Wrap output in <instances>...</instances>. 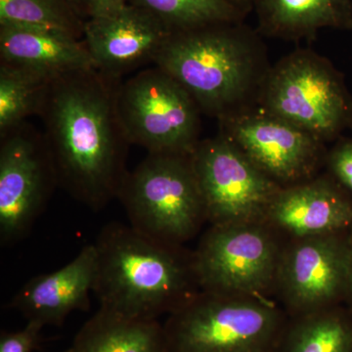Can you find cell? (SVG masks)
Wrapping results in <instances>:
<instances>
[{"mask_svg": "<svg viewBox=\"0 0 352 352\" xmlns=\"http://www.w3.org/2000/svg\"><path fill=\"white\" fill-rule=\"evenodd\" d=\"M120 85L95 68L55 76L38 113L58 184L94 212L118 199L129 173Z\"/></svg>", "mask_w": 352, "mask_h": 352, "instance_id": "obj_1", "label": "cell"}, {"mask_svg": "<svg viewBox=\"0 0 352 352\" xmlns=\"http://www.w3.org/2000/svg\"><path fill=\"white\" fill-rule=\"evenodd\" d=\"M94 293L100 309L127 319L157 320L201 292L194 251L168 244L131 226L111 222L94 243Z\"/></svg>", "mask_w": 352, "mask_h": 352, "instance_id": "obj_2", "label": "cell"}, {"mask_svg": "<svg viewBox=\"0 0 352 352\" xmlns=\"http://www.w3.org/2000/svg\"><path fill=\"white\" fill-rule=\"evenodd\" d=\"M242 23L173 32L155 61L217 120L256 105L270 68L258 32Z\"/></svg>", "mask_w": 352, "mask_h": 352, "instance_id": "obj_3", "label": "cell"}, {"mask_svg": "<svg viewBox=\"0 0 352 352\" xmlns=\"http://www.w3.org/2000/svg\"><path fill=\"white\" fill-rule=\"evenodd\" d=\"M288 314L270 298L200 292L168 315V352H264L279 342Z\"/></svg>", "mask_w": 352, "mask_h": 352, "instance_id": "obj_4", "label": "cell"}, {"mask_svg": "<svg viewBox=\"0 0 352 352\" xmlns=\"http://www.w3.org/2000/svg\"><path fill=\"white\" fill-rule=\"evenodd\" d=\"M118 199L129 226L168 244L184 245L208 222L192 153H148Z\"/></svg>", "mask_w": 352, "mask_h": 352, "instance_id": "obj_5", "label": "cell"}, {"mask_svg": "<svg viewBox=\"0 0 352 352\" xmlns=\"http://www.w3.org/2000/svg\"><path fill=\"white\" fill-rule=\"evenodd\" d=\"M256 105L324 143L339 139L352 117L344 75L310 50L294 51L270 66Z\"/></svg>", "mask_w": 352, "mask_h": 352, "instance_id": "obj_6", "label": "cell"}, {"mask_svg": "<svg viewBox=\"0 0 352 352\" xmlns=\"http://www.w3.org/2000/svg\"><path fill=\"white\" fill-rule=\"evenodd\" d=\"M284 243L264 222L210 226L194 251L201 291L270 298Z\"/></svg>", "mask_w": 352, "mask_h": 352, "instance_id": "obj_7", "label": "cell"}, {"mask_svg": "<svg viewBox=\"0 0 352 352\" xmlns=\"http://www.w3.org/2000/svg\"><path fill=\"white\" fill-rule=\"evenodd\" d=\"M117 104L129 142L148 153L190 154L201 141L200 108L188 91L159 67L120 82Z\"/></svg>", "mask_w": 352, "mask_h": 352, "instance_id": "obj_8", "label": "cell"}, {"mask_svg": "<svg viewBox=\"0 0 352 352\" xmlns=\"http://www.w3.org/2000/svg\"><path fill=\"white\" fill-rule=\"evenodd\" d=\"M192 162L210 226L263 222L283 187L220 133L200 141Z\"/></svg>", "mask_w": 352, "mask_h": 352, "instance_id": "obj_9", "label": "cell"}, {"mask_svg": "<svg viewBox=\"0 0 352 352\" xmlns=\"http://www.w3.org/2000/svg\"><path fill=\"white\" fill-rule=\"evenodd\" d=\"M56 170L44 134L27 122L0 136V243L27 237L55 188Z\"/></svg>", "mask_w": 352, "mask_h": 352, "instance_id": "obj_10", "label": "cell"}, {"mask_svg": "<svg viewBox=\"0 0 352 352\" xmlns=\"http://www.w3.org/2000/svg\"><path fill=\"white\" fill-rule=\"evenodd\" d=\"M219 124V133L281 186L311 179L326 164V143L256 104L221 118Z\"/></svg>", "mask_w": 352, "mask_h": 352, "instance_id": "obj_11", "label": "cell"}, {"mask_svg": "<svg viewBox=\"0 0 352 352\" xmlns=\"http://www.w3.org/2000/svg\"><path fill=\"white\" fill-rule=\"evenodd\" d=\"M352 233L286 241L274 296L289 317L344 303Z\"/></svg>", "mask_w": 352, "mask_h": 352, "instance_id": "obj_12", "label": "cell"}, {"mask_svg": "<svg viewBox=\"0 0 352 352\" xmlns=\"http://www.w3.org/2000/svg\"><path fill=\"white\" fill-rule=\"evenodd\" d=\"M173 32L162 21L134 4L85 21L83 43L94 68L120 80L132 69L154 63Z\"/></svg>", "mask_w": 352, "mask_h": 352, "instance_id": "obj_13", "label": "cell"}, {"mask_svg": "<svg viewBox=\"0 0 352 352\" xmlns=\"http://www.w3.org/2000/svg\"><path fill=\"white\" fill-rule=\"evenodd\" d=\"M284 242L352 233V196L330 175L282 187L263 220Z\"/></svg>", "mask_w": 352, "mask_h": 352, "instance_id": "obj_14", "label": "cell"}, {"mask_svg": "<svg viewBox=\"0 0 352 352\" xmlns=\"http://www.w3.org/2000/svg\"><path fill=\"white\" fill-rule=\"evenodd\" d=\"M96 248L85 245L73 261L54 272L28 281L14 296L10 307L28 321L61 326L72 312L87 311L96 272Z\"/></svg>", "mask_w": 352, "mask_h": 352, "instance_id": "obj_15", "label": "cell"}, {"mask_svg": "<svg viewBox=\"0 0 352 352\" xmlns=\"http://www.w3.org/2000/svg\"><path fill=\"white\" fill-rule=\"evenodd\" d=\"M0 61L55 76L94 68L83 41L43 28L0 25Z\"/></svg>", "mask_w": 352, "mask_h": 352, "instance_id": "obj_16", "label": "cell"}, {"mask_svg": "<svg viewBox=\"0 0 352 352\" xmlns=\"http://www.w3.org/2000/svg\"><path fill=\"white\" fill-rule=\"evenodd\" d=\"M261 36L303 41L323 29L352 31V0H252Z\"/></svg>", "mask_w": 352, "mask_h": 352, "instance_id": "obj_17", "label": "cell"}, {"mask_svg": "<svg viewBox=\"0 0 352 352\" xmlns=\"http://www.w3.org/2000/svg\"><path fill=\"white\" fill-rule=\"evenodd\" d=\"M75 352H164V326L127 319L99 308L74 340Z\"/></svg>", "mask_w": 352, "mask_h": 352, "instance_id": "obj_18", "label": "cell"}, {"mask_svg": "<svg viewBox=\"0 0 352 352\" xmlns=\"http://www.w3.org/2000/svg\"><path fill=\"white\" fill-rule=\"evenodd\" d=\"M352 312L342 305L289 317L278 352H352Z\"/></svg>", "mask_w": 352, "mask_h": 352, "instance_id": "obj_19", "label": "cell"}, {"mask_svg": "<svg viewBox=\"0 0 352 352\" xmlns=\"http://www.w3.org/2000/svg\"><path fill=\"white\" fill-rule=\"evenodd\" d=\"M52 78L0 61V136L38 115Z\"/></svg>", "mask_w": 352, "mask_h": 352, "instance_id": "obj_20", "label": "cell"}, {"mask_svg": "<svg viewBox=\"0 0 352 352\" xmlns=\"http://www.w3.org/2000/svg\"><path fill=\"white\" fill-rule=\"evenodd\" d=\"M162 21L173 32L243 22L245 15L226 0H129Z\"/></svg>", "mask_w": 352, "mask_h": 352, "instance_id": "obj_21", "label": "cell"}, {"mask_svg": "<svg viewBox=\"0 0 352 352\" xmlns=\"http://www.w3.org/2000/svg\"><path fill=\"white\" fill-rule=\"evenodd\" d=\"M0 25L43 28L80 38L85 22L67 0H0Z\"/></svg>", "mask_w": 352, "mask_h": 352, "instance_id": "obj_22", "label": "cell"}, {"mask_svg": "<svg viewBox=\"0 0 352 352\" xmlns=\"http://www.w3.org/2000/svg\"><path fill=\"white\" fill-rule=\"evenodd\" d=\"M329 175L352 196V138H340L326 157Z\"/></svg>", "mask_w": 352, "mask_h": 352, "instance_id": "obj_23", "label": "cell"}, {"mask_svg": "<svg viewBox=\"0 0 352 352\" xmlns=\"http://www.w3.org/2000/svg\"><path fill=\"white\" fill-rule=\"evenodd\" d=\"M44 326L38 322L28 321L27 325L17 332H2L0 336V352H32L41 344Z\"/></svg>", "mask_w": 352, "mask_h": 352, "instance_id": "obj_24", "label": "cell"}, {"mask_svg": "<svg viewBox=\"0 0 352 352\" xmlns=\"http://www.w3.org/2000/svg\"><path fill=\"white\" fill-rule=\"evenodd\" d=\"M80 19H94L116 12L129 3V0H67Z\"/></svg>", "mask_w": 352, "mask_h": 352, "instance_id": "obj_25", "label": "cell"}, {"mask_svg": "<svg viewBox=\"0 0 352 352\" xmlns=\"http://www.w3.org/2000/svg\"><path fill=\"white\" fill-rule=\"evenodd\" d=\"M344 303L352 312V237L349 248V266H347L346 293Z\"/></svg>", "mask_w": 352, "mask_h": 352, "instance_id": "obj_26", "label": "cell"}, {"mask_svg": "<svg viewBox=\"0 0 352 352\" xmlns=\"http://www.w3.org/2000/svg\"><path fill=\"white\" fill-rule=\"evenodd\" d=\"M226 1L239 9L245 16L252 11V0H226Z\"/></svg>", "mask_w": 352, "mask_h": 352, "instance_id": "obj_27", "label": "cell"}, {"mask_svg": "<svg viewBox=\"0 0 352 352\" xmlns=\"http://www.w3.org/2000/svg\"><path fill=\"white\" fill-rule=\"evenodd\" d=\"M264 352H278V351H277V346H276V347H275V349H270V351H264Z\"/></svg>", "mask_w": 352, "mask_h": 352, "instance_id": "obj_28", "label": "cell"}, {"mask_svg": "<svg viewBox=\"0 0 352 352\" xmlns=\"http://www.w3.org/2000/svg\"><path fill=\"white\" fill-rule=\"evenodd\" d=\"M64 352H75V351H74V349H72V347H71V349H69L68 351H64Z\"/></svg>", "mask_w": 352, "mask_h": 352, "instance_id": "obj_29", "label": "cell"}, {"mask_svg": "<svg viewBox=\"0 0 352 352\" xmlns=\"http://www.w3.org/2000/svg\"><path fill=\"white\" fill-rule=\"evenodd\" d=\"M349 129H351L352 131V117H351V124H349Z\"/></svg>", "mask_w": 352, "mask_h": 352, "instance_id": "obj_30", "label": "cell"}, {"mask_svg": "<svg viewBox=\"0 0 352 352\" xmlns=\"http://www.w3.org/2000/svg\"><path fill=\"white\" fill-rule=\"evenodd\" d=\"M164 352H168V351H166H166H164Z\"/></svg>", "mask_w": 352, "mask_h": 352, "instance_id": "obj_31", "label": "cell"}]
</instances>
